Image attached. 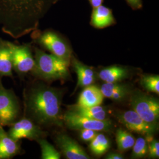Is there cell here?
I'll list each match as a JSON object with an SVG mask.
<instances>
[{
    "instance_id": "ba28073f",
    "label": "cell",
    "mask_w": 159,
    "mask_h": 159,
    "mask_svg": "<svg viewBox=\"0 0 159 159\" xmlns=\"http://www.w3.org/2000/svg\"><path fill=\"white\" fill-rule=\"evenodd\" d=\"M7 133L12 139L16 141H20L22 139L37 141L41 138H45L47 133L40 125L25 117L11 125V127Z\"/></svg>"
},
{
    "instance_id": "44dd1931",
    "label": "cell",
    "mask_w": 159,
    "mask_h": 159,
    "mask_svg": "<svg viewBox=\"0 0 159 159\" xmlns=\"http://www.w3.org/2000/svg\"><path fill=\"white\" fill-rule=\"evenodd\" d=\"M116 140L118 150L124 152L133 148L136 139L131 133L127 131L119 129L116 133Z\"/></svg>"
},
{
    "instance_id": "603a6c76",
    "label": "cell",
    "mask_w": 159,
    "mask_h": 159,
    "mask_svg": "<svg viewBox=\"0 0 159 159\" xmlns=\"http://www.w3.org/2000/svg\"><path fill=\"white\" fill-rule=\"evenodd\" d=\"M140 84L146 90L159 94V76L158 75H143L141 77Z\"/></svg>"
},
{
    "instance_id": "d4e9b609",
    "label": "cell",
    "mask_w": 159,
    "mask_h": 159,
    "mask_svg": "<svg viewBox=\"0 0 159 159\" xmlns=\"http://www.w3.org/2000/svg\"><path fill=\"white\" fill-rule=\"evenodd\" d=\"M148 142V157L151 159H158L159 157V141L152 139Z\"/></svg>"
},
{
    "instance_id": "5bb4252c",
    "label": "cell",
    "mask_w": 159,
    "mask_h": 159,
    "mask_svg": "<svg viewBox=\"0 0 159 159\" xmlns=\"http://www.w3.org/2000/svg\"><path fill=\"white\" fill-rule=\"evenodd\" d=\"M19 141L12 139L0 125V159H11L20 152Z\"/></svg>"
},
{
    "instance_id": "9a60e30c",
    "label": "cell",
    "mask_w": 159,
    "mask_h": 159,
    "mask_svg": "<svg viewBox=\"0 0 159 159\" xmlns=\"http://www.w3.org/2000/svg\"><path fill=\"white\" fill-rule=\"evenodd\" d=\"M104 97L100 89L91 84L85 87L80 93L77 104L83 107L100 106Z\"/></svg>"
},
{
    "instance_id": "52a82bcc",
    "label": "cell",
    "mask_w": 159,
    "mask_h": 159,
    "mask_svg": "<svg viewBox=\"0 0 159 159\" xmlns=\"http://www.w3.org/2000/svg\"><path fill=\"white\" fill-rule=\"evenodd\" d=\"M116 117L129 130L143 135L146 139L153 137L158 130V125L146 122L133 110L119 113Z\"/></svg>"
},
{
    "instance_id": "5b68a950",
    "label": "cell",
    "mask_w": 159,
    "mask_h": 159,
    "mask_svg": "<svg viewBox=\"0 0 159 159\" xmlns=\"http://www.w3.org/2000/svg\"><path fill=\"white\" fill-rule=\"evenodd\" d=\"M21 111L20 102L14 91L5 88L0 79V122L11 125L16 121Z\"/></svg>"
},
{
    "instance_id": "ac0fdd59",
    "label": "cell",
    "mask_w": 159,
    "mask_h": 159,
    "mask_svg": "<svg viewBox=\"0 0 159 159\" xmlns=\"http://www.w3.org/2000/svg\"><path fill=\"white\" fill-rule=\"evenodd\" d=\"M114 23V18L110 9L102 5L94 8L91 19V24L93 27L103 29Z\"/></svg>"
},
{
    "instance_id": "6da1fadb",
    "label": "cell",
    "mask_w": 159,
    "mask_h": 159,
    "mask_svg": "<svg viewBox=\"0 0 159 159\" xmlns=\"http://www.w3.org/2000/svg\"><path fill=\"white\" fill-rule=\"evenodd\" d=\"M57 0H0V29L19 39L37 28Z\"/></svg>"
},
{
    "instance_id": "4fadbf2b",
    "label": "cell",
    "mask_w": 159,
    "mask_h": 159,
    "mask_svg": "<svg viewBox=\"0 0 159 159\" xmlns=\"http://www.w3.org/2000/svg\"><path fill=\"white\" fill-rule=\"evenodd\" d=\"M100 90L104 97L115 102L125 100L129 97L133 91L129 84L120 83H105L102 85Z\"/></svg>"
},
{
    "instance_id": "8992f818",
    "label": "cell",
    "mask_w": 159,
    "mask_h": 159,
    "mask_svg": "<svg viewBox=\"0 0 159 159\" xmlns=\"http://www.w3.org/2000/svg\"><path fill=\"white\" fill-rule=\"evenodd\" d=\"M64 125L68 129L73 130L81 129H91L101 131H110L113 129V123L111 120H98L80 116L67 110L63 114Z\"/></svg>"
},
{
    "instance_id": "4316f807",
    "label": "cell",
    "mask_w": 159,
    "mask_h": 159,
    "mask_svg": "<svg viewBox=\"0 0 159 159\" xmlns=\"http://www.w3.org/2000/svg\"><path fill=\"white\" fill-rule=\"evenodd\" d=\"M106 159H125V156L120 153L114 152H109L106 156Z\"/></svg>"
},
{
    "instance_id": "f1b7e54d",
    "label": "cell",
    "mask_w": 159,
    "mask_h": 159,
    "mask_svg": "<svg viewBox=\"0 0 159 159\" xmlns=\"http://www.w3.org/2000/svg\"><path fill=\"white\" fill-rule=\"evenodd\" d=\"M90 2L91 6H93V8L98 7L102 4L103 0H89Z\"/></svg>"
},
{
    "instance_id": "e0dca14e",
    "label": "cell",
    "mask_w": 159,
    "mask_h": 159,
    "mask_svg": "<svg viewBox=\"0 0 159 159\" xmlns=\"http://www.w3.org/2000/svg\"><path fill=\"white\" fill-rule=\"evenodd\" d=\"M68 108L69 111L87 118L98 120H108L106 109L100 106L83 107L77 104L69 106Z\"/></svg>"
},
{
    "instance_id": "30bf717a",
    "label": "cell",
    "mask_w": 159,
    "mask_h": 159,
    "mask_svg": "<svg viewBox=\"0 0 159 159\" xmlns=\"http://www.w3.org/2000/svg\"><path fill=\"white\" fill-rule=\"evenodd\" d=\"M11 51L13 70L20 76L31 72L34 67V57L29 45H16L9 42Z\"/></svg>"
},
{
    "instance_id": "d6986e66",
    "label": "cell",
    "mask_w": 159,
    "mask_h": 159,
    "mask_svg": "<svg viewBox=\"0 0 159 159\" xmlns=\"http://www.w3.org/2000/svg\"><path fill=\"white\" fill-rule=\"evenodd\" d=\"M11 51L9 41L0 39V77H12Z\"/></svg>"
},
{
    "instance_id": "277c9868",
    "label": "cell",
    "mask_w": 159,
    "mask_h": 159,
    "mask_svg": "<svg viewBox=\"0 0 159 159\" xmlns=\"http://www.w3.org/2000/svg\"><path fill=\"white\" fill-rule=\"evenodd\" d=\"M131 107L148 123L158 125L159 100L140 90H133L129 96Z\"/></svg>"
},
{
    "instance_id": "3957f363",
    "label": "cell",
    "mask_w": 159,
    "mask_h": 159,
    "mask_svg": "<svg viewBox=\"0 0 159 159\" xmlns=\"http://www.w3.org/2000/svg\"><path fill=\"white\" fill-rule=\"evenodd\" d=\"M34 67L31 71L34 77L44 81L67 80L70 77V63L52 54L35 48Z\"/></svg>"
},
{
    "instance_id": "2e32d148",
    "label": "cell",
    "mask_w": 159,
    "mask_h": 159,
    "mask_svg": "<svg viewBox=\"0 0 159 159\" xmlns=\"http://www.w3.org/2000/svg\"><path fill=\"white\" fill-rule=\"evenodd\" d=\"M129 76V69L120 66H113L102 68L97 74V77L100 79L107 83H121L128 79Z\"/></svg>"
},
{
    "instance_id": "ffe728a7",
    "label": "cell",
    "mask_w": 159,
    "mask_h": 159,
    "mask_svg": "<svg viewBox=\"0 0 159 159\" xmlns=\"http://www.w3.org/2000/svg\"><path fill=\"white\" fill-rule=\"evenodd\" d=\"M110 148V143L108 138L100 133L90 142L89 145L91 153L96 156H101L106 153Z\"/></svg>"
},
{
    "instance_id": "cb8c5ba5",
    "label": "cell",
    "mask_w": 159,
    "mask_h": 159,
    "mask_svg": "<svg viewBox=\"0 0 159 159\" xmlns=\"http://www.w3.org/2000/svg\"><path fill=\"white\" fill-rule=\"evenodd\" d=\"M131 155V159L144 158L148 154V142L146 139L143 137L137 138L133 146Z\"/></svg>"
},
{
    "instance_id": "7a4b0ae2",
    "label": "cell",
    "mask_w": 159,
    "mask_h": 159,
    "mask_svg": "<svg viewBox=\"0 0 159 159\" xmlns=\"http://www.w3.org/2000/svg\"><path fill=\"white\" fill-rule=\"evenodd\" d=\"M63 89L42 82L30 85L24 93V117L41 127H63Z\"/></svg>"
},
{
    "instance_id": "9c48e42d",
    "label": "cell",
    "mask_w": 159,
    "mask_h": 159,
    "mask_svg": "<svg viewBox=\"0 0 159 159\" xmlns=\"http://www.w3.org/2000/svg\"><path fill=\"white\" fill-rule=\"evenodd\" d=\"M37 41L52 54L70 63L71 51L66 42L58 34L47 31L39 34Z\"/></svg>"
},
{
    "instance_id": "484cf974",
    "label": "cell",
    "mask_w": 159,
    "mask_h": 159,
    "mask_svg": "<svg viewBox=\"0 0 159 159\" xmlns=\"http://www.w3.org/2000/svg\"><path fill=\"white\" fill-rule=\"evenodd\" d=\"M80 137L84 142H90L100 133L99 131L91 129L80 130Z\"/></svg>"
},
{
    "instance_id": "f546056e",
    "label": "cell",
    "mask_w": 159,
    "mask_h": 159,
    "mask_svg": "<svg viewBox=\"0 0 159 159\" xmlns=\"http://www.w3.org/2000/svg\"><path fill=\"white\" fill-rule=\"evenodd\" d=\"M0 125H1V122H0Z\"/></svg>"
},
{
    "instance_id": "7402d4cb",
    "label": "cell",
    "mask_w": 159,
    "mask_h": 159,
    "mask_svg": "<svg viewBox=\"0 0 159 159\" xmlns=\"http://www.w3.org/2000/svg\"><path fill=\"white\" fill-rule=\"evenodd\" d=\"M41 150V159H60L61 154L51 144L44 138H41L37 140Z\"/></svg>"
},
{
    "instance_id": "8fae6325",
    "label": "cell",
    "mask_w": 159,
    "mask_h": 159,
    "mask_svg": "<svg viewBox=\"0 0 159 159\" xmlns=\"http://www.w3.org/2000/svg\"><path fill=\"white\" fill-rule=\"evenodd\" d=\"M54 141L61 152L68 159H90L91 157L74 139L65 133L57 134Z\"/></svg>"
},
{
    "instance_id": "83f0119b",
    "label": "cell",
    "mask_w": 159,
    "mask_h": 159,
    "mask_svg": "<svg viewBox=\"0 0 159 159\" xmlns=\"http://www.w3.org/2000/svg\"><path fill=\"white\" fill-rule=\"evenodd\" d=\"M129 4L134 8H140L142 6L141 0H127Z\"/></svg>"
},
{
    "instance_id": "7c38bea8",
    "label": "cell",
    "mask_w": 159,
    "mask_h": 159,
    "mask_svg": "<svg viewBox=\"0 0 159 159\" xmlns=\"http://www.w3.org/2000/svg\"><path fill=\"white\" fill-rule=\"evenodd\" d=\"M70 63L77 75V84L76 89L85 87L93 84L96 80L97 74L90 67H89L80 62L74 57H71Z\"/></svg>"
}]
</instances>
